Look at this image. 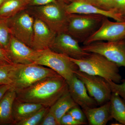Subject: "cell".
I'll return each instance as SVG.
<instances>
[{"mask_svg":"<svg viewBox=\"0 0 125 125\" xmlns=\"http://www.w3.org/2000/svg\"><path fill=\"white\" fill-rule=\"evenodd\" d=\"M79 43L69 34L64 32L56 34L51 49L74 59H81L88 55L89 52L83 51Z\"/></svg>","mask_w":125,"mask_h":125,"instance_id":"12","label":"cell"},{"mask_svg":"<svg viewBox=\"0 0 125 125\" xmlns=\"http://www.w3.org/2000/svg\"><path fill=\"white\" fill-rule=\"evenodd\" d=\"M11 36V32L6 22L0 20V47L5 51Z\"/></svg>","mask_w":125,"mask_h":125,"instance_id":"24","label":"cell"},{"mask_svg":"<svg viewBox=\"0 0 125 125\" xmlns=\"http://www.w3.org/2000/svg\"><path fill=\"white\" fill-rule=\"evenodd\" d=\"M4 0H0V5L1 4L2 2H4Z\"/></svg>","mask_w":125,"mask_h":125,"instance_id":"35","label":"cell"},{"mask_svg":"<svg viewBox=\"0 0 125 125\" xmlns=\"http://www.w3.org/2000/svg\"><path fill=\"white\" fill-rule=\"evenodd\" d=\"M2 65H2V64H1V63H0V66Z\"/></svg>","mask_w":125,"mask_h":125,"instance_id":"36","label":"cell"},{"mask_svg":"<svg viewBox=\"0 0 125 125\" xmlns=\"http://www.w3.org/2000/svg\"><path fill=\"white\" fill-rule=\"evenodd\" d=\"M66 82L72 97L82 109L96 107L98 106L95 99L88 94L85 84L75 75Z\"/></svg>","mask_w":125,"mask_h":125,"instance_id":"14","label":"cell"},{"mask_svg":"<svg viewBox=\"0 0 125 125\" xmlns=\"http://www.w3.org/2000/svg\"><path fill=\"white\" fill-rule=\"evenodd\" d=\"M125 38V21L113 22L105 17L100 27L83 44L98 41H116Z\"/></svg>","mask_w":125,"mask_h":125,"instance_id":"10","label":"cell"},{"mask_svg":"<svg viewBox=\"0 0 125 125\" xmlns=\"http://www.w3.org/2000/svg\"><path fill=\"white\" fill-rule=\"evenodd\" d=\"M39 125H60V124L49 109Z\"/></svg>","mask_w":125,"mask_h":125,"instance_id":"30","label":"cell"},{"mask_svg":"<svg viewBox=\"0 0 125 125\" xmlns=\"http://www.w3.org/2000/svg\"><path fill=\"white\" fill-rule=\"evenodd\" d=\"M14 67V64L0 66V85H10Z\"/></svg>","mask_w":125,"mask_h":125,"instance_id":"23","label":"cell"},{"mask_svg":"<svg viewBox=\"0 0 125 125\" xmlns=\"http://www.w3.org/2000/svg\"><path fill=\"white\" fill-rule=\"evenodd\" d=\"M86 2L105 10H111L114 0H72Z\"/></svg>","mask_w":125,"mask_h":125,"instance_id":"25","label":"cell"},{"mask_svg":"<svg viewBox=\"0 0 125 125\" xmlns=\"http://www.w3.org/2000/svg\"><path fill=\"white\" fill-rule=\"evenodd\" d=\"M33 63L53 70L66 81L71 79L75 72L79 70L78 66L71 61L70 57L50 49L39 51Z\"/></svg>","mask_w":125,"mask_h":125,"instance_id":"5","label":"cell"},{"mask_svg":"<svg viewBox=\"0 0 125 125\" xmlns=\"http://www.w3.org/2000/svg\"><path fill=\"white\" fill-rule=\"evenodd\" d=\"M58 0H30L29 6H41L56 2Z\"/></svg>","mask_w":125,"mask_h":125,"instance_id":"32","label":"cell"},{"mask_svg":"<svg viewBox=\"0 0 125 125\" xmlns=\"http://www.w3.org/2000/svg\"><path fill=\"white\" fill-rule=\"evenodd\" d=\"M58 0L66 4H69L72 1V0Z\"/></svg>","mask_w":125,"mask_h":125,"instance_id":"34","label":"cell"},{"mask_svg":"<svg viewBox=\"0 0 125 125\" xmlns=\"http://www.w3.org/2000/svg\"><path fill=\"white\" fill-rule=\"evenodd\" d=\"M44 106L34 103L15 100L13 105V116L15 123L29 117Z\"/></svg>","mask_w":125,"mask_h":125,"instance_id":"19","label":"cell"},{"mask_svg":"<svg viewBox=\"0 0 125 125\" xmlns=\"http://www.w3.org/2000/svg\"><path fill=\"white\" fill-rule=\"evenodd\" d=\"M111 10L124 21L125 18V0H114Z\"/></svg>","mask_w":125,"mask_h":125,"instance_id":"27","label":"cell"},{"mask_svg":"<svg viewBox=\"0 0 125 125\" xmlns=\"http://www.w3.org/2000/svg\"><path fill=\"white\" fill-rule=\"evenodd\" d=\"M123 21H125V19H124V20H123Z\"/></svg>","mask_w":125,"mask_h":125,"instance_id":"37","label":"cell"},{"mask_svg":"<svg viewBox=\"0 0 125 125\" xmlns=\"http://www.w3.org/2000/svg\"><path fill=\"white\" fill-rule=\"evenodd\" d=\"M76 120L87 125V119L83 109L78 105L71 108L68 112Z\"/></svg>","mask_w":125,"mask_h":125,"instance_id":"28","label":"cell"},{"mask_svg":"<svg viewBox=\"0 0 125 125\" xmlns=\"http://www.w3.org/2000/svg\"><path fill=\"white\" fill-rule=\"evenodd\" d=\"M70 58L77 65L81 71L101 76L117 83H120L122 80L119 73L120 67L100 54L89 52L88 55L81 59Z\"/></svg>","mask_w":125,"mask_h":125,"instance_id":"2","label":"cell"},{"mask_svg":"<svg viewBox=\"0 0 125 125\" xmlns=\"http://www.w3.org/2000/svg\"><path fill=\"white\" fill-rule=\"evenodd\" d=\"M5 21L10 28L11 35L31 48L34 21L33 17L24 10Z\"/></svg>","mask_w":125,"mask_h":125,"instance_id":"9","label":"cell"},{"mask_svg":"<svg viewBox=\"0 0 125 125\" xmlns=\"http://www.w3.org/2000/svg\"><path fill=\"white\" fill-rule=\"evenodd\" d=\"M74 74L84 83L89 94L95 99L98 106L110 101L112 92L105 79L86 73L79 70L75 72Z\"/></svg>","mask_w":125,"mask_h":125,"instance_id":"8","label":"cell"},{"mask_svg":"<svg viewBox=\"0 0 125 125\" xmlns=\"http://www.w3.org/2000/svg\"><path fill=\"white\" fill-rule=\"evenodd\" d=\"M65 10L68 14H96L112 18L116 21H123L111 10H105L99 9L86 2L73 0L65 5Z\"/></svg>","mask_w":125,"mask_h":125,"instance_id":"15","label":"cell"},{"mask_svg":"<svg viewBox=\"0 0 125 125\" xmlns=\"http://www.w3.org/2000/svg\"><path fill=\"white\" fill-rule=\"evenodd\" d=\"M10 85H0V100L1 99L5 94L10 88Z\"/></svg>","mask_w":125,"mask_h":125,"instance_id":"33","label":"cell"},{"mask_svg":"<svg viewBox=\"0 0 125 125\" xmlns=\"http://www.w3.org/2000/svg\"><path fill=\"white\" fill-rule=\"evenodd\" d=\"M106 80L109 85L112 93L117 94L125 101V79L122 80L121 84L114 83L108 80Z\"/></svg>","mask_w":125,"mask_h":125,"instance_id":"26","label":"cell"},{"mask_svg":"<svg viewBox=\"0 0 125 125\" xmlns=\"http://www.w3.org/2000/svg\"><path fill=\"white\" fill-rule=\"evenodd\" d=\"M50 107L43 106L29 117L20 121L15 125H39Z\"/></svg>","mask_w":125,"mask_h":125,"instance_id":"22","label":"cell"},{"mask_svg":"<svg viewBox=\"0 0 125 125\" xmlns=\"http://www.w3.org/2000/svg\"><path fill=\"white\" fill-rule=\"evenodd\" d=\"M56 36L45 23L37 17L34 19L31 48L36 51L51 49Z\"/></svg>","mask_w":125,"mask_h":125,"instance_id":"13","label":"cell"},{"mask_svg":"<svg viewBox=\"0 0 125 125\" xmlns=\"http://www.w3.org/2000/svg\"><path fill=\"white\" fill-rule=\"evenodd\" d=\"M16 98V93L10 88L0 100V125H14L13 105Z\"/></svg>","mask_w":125,"mask_h":125,"instance_id":"17","label":"cell"},{"mask_svg":"<svg viewBox=\"0 0 125 125\" xmlns=\"http://www.w3.org/2000/svg\"><path fill=\"white\" fill-rule=\"evenodd\" d=\"M30 0H5L0 5V20L15 16L29 6Z\"/></svg>","mask_w":125,"mask_h":125,"instance_id":"18","label":"cell"},{"mask_svg":"<svg viewBox=\"0 0 125 125\" xmlns=\"http://www.w3.org/2000/svg\"><path fill=\"white\" fill-rule=\"evenodd\" d=\"M84 52L100 54L119 67H125V38L116 41H98L84 45Z\"/></svg>","mask_w":125,"mask_h":125,"instance_id":"7","label":"cell"},{"mask_svg":"<svg viewBox=\"0 0 125 125\" xmlns=\"http://www.w3.org/2000/svg\"><path fill=\"white\" fill-rule=\"evenodd\" d=\"M60 125H84L85 123L76 120L67 112L61 117L60 121Z\"/></svg>","mask_w":125,"mask_h":125,"instance_id":"29","label":"cell"},{"mask_svg":"<svg viewBox=\"0 0 125 125\" xmlns=\"http://www.w3.org/2000/svg\"><path fill=\"white\" fill-rule=\"evenodd\" d=\"M68 91L66 80L59 75L45 78L29 87L15 92V99L51 107Z\"/></svg>","mask_w":125,"mask_h":125,"instance_id":"1","label":"cell"},{"mask_svg":"<svg viewBox=\"0 0 125 125\" xmlns=\"http://www.w3.org/2000/svg\"><path fill=\"white\" fill-rule=\"evenodd\" d=\"M110 101L99 107L82 109L90 125H106L112 118Z\"/></svg>","mask_w":125,"mask_h":125,"instance_id":"16","label":"cell"},{"mask_svg":"<svg viewBox=\"0 0 125 125\" xmlns=\"http://www.w3.org/2000/svg\"><path fill=\"white\" fill-rule=\"evenodd\" d=\"M59 75L53 70L41 65L14 64L10 88L17 92L43 79Z\"/></svg>","mask_w":125,"mask_h":125,"instance_id":"3","label":"cell"},{"mask_svg":"<svg viewBox=\"0 0 125 125\" xmlns=\"http://www.w3.org/2000/svg\"><path fill=\"white\" fill-rule=\"evenodd\" d=\"M66 4L57 0L45 5L34 6V10L37 18L57 34L66 32L68 14L65 10Z\"/></svg>","mask_w":125,"mask_h":125,"instance_id":"6","label":"cell"},{"mask_svg":"<svg viewBox=\"0 0 125 125\" xmlns=\"http://www.w3.org/2000/svg\"><path fill=\"white\" fill-rule=\"evenodd\" d=\"M0 63L2 65L13 64L10 60L6 51L0 47Z\"/></svg>","mask_w":125,"mask_h":125,"instance_id":"31","label":"cell"},{"mask_svg":"<svg viewBox=\"0 0 125 125\" xmlns=\"http://www.w3.org/2000/svg\"><path fill=\"white\" fill-rule=\"evenodd\" d=\"M105 17L96 14H68L66 32L83 43L99 28Z\"/></svg>","mask_w":125,"mask_h":125,"instance_id":"4","label":"cell"},{"mask_svg":"<svg viewBox=\"0 0 125 125\" xmlns=\"http://www.w3.org/2000/svg\"><path fill=\"white\" fill-rule=\"evenodd\" d=\"M112 118L125 125V101L115 93H112L110 99Z\"/></svg>","mask_w":125,"mask_h":125,"instance_id":"21","label":"cell"},{"mask_svg":"<svg viewBox=\"0 0 125 125\" xmlns=\"http://www.w3.org/2000/svg\"><path fill=\"white\" fill-rule=\"evenodd\" d=\"M6 51L14 64H23L33 63L39 52L31 48L12 35Z\"/></svg>","mask_w":125,"mask_h":125,"instance_id":"11","label":"cell"},{"mask_svg":"<svg viewBox=\"0 0 125 125\" xmlns=\"http://www.w3.org/2000/svg\"><path fill=\"white\" fill-rule=\"evenodd\" d=\"M78 105L73 100L68 90L50 107L49 111L60 124L61 117L71 108Z\"/></svg>","mask_w":125,"mask_h":125,"instance_id":"20","label":"cell"}]
</instances>
